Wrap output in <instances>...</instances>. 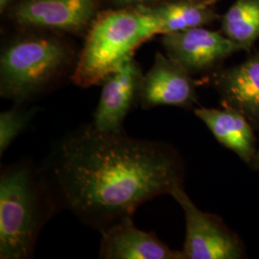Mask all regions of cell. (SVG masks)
<instances>
[{
  "label": "cell",
  "mask_w": 259,
  "mask_h": 259,
  "mask_svg": "<svg viewBox=\"0 0 259 259\" xmlns=\"http://www.w3.org/2000/svg\"><path fill=\"white\" fill-rule=\"evenodd\" d=\"M162 22L136 7L105 11L93 19L71 76L77 85L88 88L103 82L120 67L138 47L161 33Z\"/></svg>",
  "instance_id": "3"
},
{
  "label": "cell",
  "mask_w": 259,
  "mask_h": 259,
  "mask_svg": "<svg viewBox=\"0 0 259 259\" xmlns=\"http://www.w3.org/2000/svg\"><path fill=\"white\" fill-rule=\"evenodd\" d=\"M62 202L100 232L183 185L184 166L166 143L109 134L92 125L61 141L51 163Z\"/></svg>",
  "instance_id": "1"
},
{
  "label": "cell",
  "mask_w": 259,
  "mask_h": 259,
  "mask_svg": "<svg viewBox=\"0 0 259 259\" xmlns=\"http://www.w3.org/2000/svg\"><path fill=\"white\" fill-rule=\"evenodd\" d=\"M99 257L104 259H185L152 232L138 229L126 218L103 231Z\"/></svg>",
  "instance_id": "10"
},
{
  "label": "cell",
  "mask_w": 259,
  "mask_h": 259,
  "mask_svg": "<svg viewBox=\"0 0 259 259\" xmlns=\"http://www.w3.org/2000/svg\"><path fill=\"white\" fill-rule=\"evenodd\" d=\"M96 0H23L13 16L20 25L82 31L94 19Z\"/></svg>",
  "instance_id": "9"
},
{
  "label": "cell",
  "mask_w": 259,
  "mask_h": 259,
  "mask_svg": "<svg viewBox=\"0 0 259 259\" xmlns=\"http://www.w3.org/2000/svg\"><path fill=\"white\" fill-rule=\"evenodd\" d=\"M52 185L27 163L6 167L0 177V258L25 259L55 208Z\"/></svg>",
  "instance_id": "2"
},
{
  "label": "cell",
  "mask_w": 259,
  "mask_h": 259,
  "mask_svg": "<svg viewBox=\"0 0 259 259\" xmlns=\"http://www.w3.org/2000/svg\"><path fill=\"white\" fill-rule=\"evenodd\" d=\"M250 165L253 167L254 169L259 170V149L256 151V154H255V156L253 157V159H252Z\"/></svg>",
  "instance_id": "17"
},
{
  "label": "cell",
  "mask_w": 259,
  "mask_h": 259,
  "mask_svg": "<svg viewBox=\"0 0 259 259\" xmlns=\"http://www.w3.org/2000/svg\"><path fill=\"white\" fill-rule=\"evenodd\" d=\"M223 34L245 50L259 37V0H236L222 19Z\"/></svg>",
  "instance_id": "14"
},
{
  "label": "cell",
  "mask_w": 259,
  "mask_h": 259,
  "mask_svg": "<svg viewBox=\"0 0 259 259\" xmlns=\"http://www.w3.org/2000/svg\"><path fill=\"white\" fill-rule=\"evenodd\" d=\"M171 195L185 215V259H241L246 251L239 236L214 214L199 209L186 194L183 185Z\"/></svg>",
  "instance_id": "5"
},
{
  "label": "cell",
  "mask_w": 259,
  "mask_h": 259,
  "mask_svg": "<svg viewBox=\"0 0 259 259\" xmlns=\"http://www.w3.org/2000/svg\"><path fill=\"white\" fill-rule=\"evenodd\" d=\"M70 53L55 37L16 39L4 47L0 58V94L14 102L34 98L61 75Z\"/></svg>",
  "instance_id": "4"
},
{
  "label": "cell",
  "mask_w": 259,
  "mask_h": 259,
  "mask_svg": "<svg viewBox=\"0 0 259 259\" xmlns=\"http://www.w3.org/2000/svg\"><path fill=\"white\" fill-rule=\"evenodd\" d=\"M195 114L219 143L232 150L246 163H251L256 154L255 137L252 125L242 113L229 108H198Z\"/></svg>",
  "instance_id": "12"
},
{
  "label": "cell",
  "mask_w": 259,
  "mask_h": 259,
  "mask_svg": "<svg viewBox=\"0 0 259 259\" xmlns=\"http://www.w3.org/2000/svg\"><path fill=\"white\" fill-rule=\"evenodd\" d=\"M11 1L12 0H0V8H1V11L5 9Z\"/></svg>",
  "instance_id": "18"
},
{
  "label": "cell",
  "mask_w": 259,
  "mask_h": 259,
  "mask_svg": "<svg viewBox=\"0 0 259 259\" xmlns=\"http://www.w3.org/2000/svg\"><path fill=\"white\" fill-rule=\"evenodd\" d=\"M36 114V109L13 108L0 114V155L9 148L12 142L27 128Z\"/></svg>",
  "instance_id": "15"
},
{
  "label": "cell",
  "mask_w": 259,
  "mask_h": 259,
  "mask_svg": "<svg viewBox=\"0 0 259 259\" xmlns=\"http://www.w3.org/2000/svg\"><path fill=\"white\" fill-rule=\"evenodd\" d=\"M139 102L144 110L158 106L191 109L197 103L196 83L182 65L157 52L154 65L142 76Z\"/></svg>",
  "instance_id": "7"
},
{
  "label": "cell",
  "mask_w": 259,
  "mask_h": 259,
  "mask_svg": "<svg viewBox=\"0 0 259 259\" xmlns=\"http://www.w3.org/2000/svg\"><path fill=\"white\" fill-rule=\"evenodd\" d=\"M166 55L190 74L211 69L226 58L245 50L219 32L203 27L164 34Z\"/></svg>",
  "instance_id": "6"
},
{
  "label": "cell",
  "mask_w": 259,
  "mask_h": 259,
  "mask_svg": "<svg viewBox=\"0 0 259 259\" xmlns=\"http://www.w3.org/2000/svg\"><path fill=\"white\" fill-rule=\"evenodd\" d=\"M214 83L223 108L239 111L259 129V51L240 65L222 70Z\"/></svg>",
  "instance_id": "11"
},
{
  "label": "cell",
  "mask_w": 259,
  "mask_h": 259,
  "mask_svg": "<svg viewBox=\"0 0 259 259\" xmlns=\"http://www.w3.org/2000/svg\"><path fill=\"white\" fill-rule=\"evenodd\" d=\"M140 11L151 15L162 22V35L180 32L191 28L203 27L216 19L209 3L195 0L165 2L160 5L148 7L137 6Z\"/></svg>",
  "instance_id": "13"
},
{
  "label": "cell",
  "mask_w": 259,
  "mask_h": 259,
  "mask_svg": "<svg viewBox=\"0 0 259 259\" xmlns=\"http://www.w3.org/2000/svg\"><path fill=\"white\" fill-rule=\"evenodd\" d=\"M195 1H200V2H206V3H210L212 0H195Z\"/></svg>",
  "instance_id": "19"
},
{
  "label": "cell",
  "mask_w": 259,
  "mask_h": 259,
  "mask_svg": "<svg viewBox=\"0 0 259 259\" xmlns=\"http://www.w3.org/2000/svg\"><path fill=\"white\" fill-rule=\"evenodd\" d=\"M142 75L134 58L104 79L101 97L93 117V126L109 134H123V123L139 100Z\"/></svg>",
  "instance_id": "8"
},
{
  "label": "cell",
  "mask_w": 259,
  "mask_h": 259,
  "mask_svg": "<svg viewBox=\"0 0 259 259\" xmlns=\"http://www.w3.org/2000/svg\"><path fill=\"white\" fill-rule=\"evenodd\" d=\"M117 1L122 4H141V3H145L153 0H117Z\"/></svg>",
  "instance_id": "16"
}]
</instances>
